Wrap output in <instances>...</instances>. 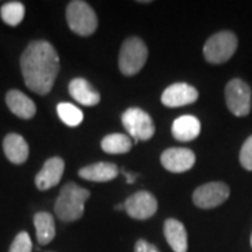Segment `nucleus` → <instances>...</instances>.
I'll return each instance as SVG.
<instances>
[{"instance_id":"16","label":"nucleus","mask_w":252,"mask_h":252,"mask_svg":"<svg viewBox=\"0 0 252 252\" xmlns=\"http://www.w3.org/2000/svg\"><path fill=\"white\" fill-rule=\"evenodd\" d=\"M6 104L14 115L23 119H30L36 112L35 102L18 90H10L6 94Z\"/></svg>"},{"instance_id":"8","label":"nucleus","mask_w":252,"mask_h":252,"mask_svg":"<svg viewBox=\"0 0 252 252\" xmlns=\"http://www.w3.org/2000/svg\"><path fill=\"white\" fill-rule=\"evenodd\" d=\"M230 196V188L224 182H207L195 189L192 200L200 209H215Z\"/></svg>"},{"instance_id":"25","label":"nucleus","mask_w":252,"mask_h":252,"mask_svg":"<svg viewBox=\"0 0 252 252\" xmlns=\"http://www.w3.org/2000/svg\"><path fill=\"white\" fill-rule=\"evenodd\" d=\"M135 252H160L154 245L147 243L146 240H139L135 245Z\"/></svg>"},{"instance_id":"17","label":"nucleus","mask_w":252,"mask_h":252,"mask_svg":"<svg viewBox=\"0 0 252 252\" xmlns=\"http://www.w3.org/2000/svg\"><path fill=\"white\" fill-rule=\"evenodd\" d=\"M200 122L193 115H182L177 118L172 124V136L180 142L195 140L200 135Z\"/></svg>"},{"instance_id":"29","label":"nucleus","mask_w":252,"mask_h":252,"mask_svg":"<svg viewBox=\"0 0 252 252\" xmlns=\"http://www.w3.org/2000/svg\"><path fill=\"white\" fill-rule=\"evenodd\" d=\"M49 252H52V251H49Z\"/></svg>"},{"instance_id":"6","label":"nucleus","mask_w":252,"mask_h":252,"mask_svg":"<svg viewBox=\"0 0 252 252\" xmlns=\"http://www.w3.org/2000/svg\"><path fill=\"white\" fill-rule=\"evenodd\" d=\"M224 97L227 108L235 117H247L251 112V89L241 79H233L227 83Z\"/></svg>"},{"instance_id":"4","label":"nucleus","mask_w":252,"mask_h":252,"mask_svg":"<svg viewBox=\"0 0 252 252\" xmlns=\"http://www.w3.org/2000/svg\"><path fill=\"white\" fill-rule=\"evenodd\" d=\"M147 46L137 36H130L121 46L119 51V70L125 76H135L143 69L147 61Z\"/></svg>"},{"instance_id":"24","label":"nucleus","mask_w":252,"mask_h":252,"mask_svg":"<svg viewBox=\"0 0 252 252\" xmlns=\"http://www.w3.org/2000/svg\"><path fill=\"white\" fill-rule=\"evenodd\" d=\"M240 162L245 170L252 171V136L244 142L240 152Z\"/></svg>"},{"instance_id":"14","label":"nucleus","mask_w":252,"mask_h":252,"mask_svg":"<svg viewBox=\"0 0 252 252\" xmlns=\"http://www.w3.org/2000/svg\"><path fill=\"white\" fill-rule=\"evenodd\" d=\"M164 237L174 252L188 251V234L184 224L175 219H167L164 221Z\"/></svg>"},{"instance_id":"3","label":"nucleus","mask_w":252,"mask_h":252,"mask_svg":"<svg viewBox=\"0 0 252 252\" xmlns=\"http://www.w3.org/2000/svg\"><path fill=\"white\" fill-rule=\"evenodd\" d=\"M67 24L74 34L81 36L91 35L98 27V18L89 3L73 0L66 9Z\"/></svg>"},{"instance_id":"1","label":"nucleus","mask_w":252,"mask_h":252,"mask_svg":"<svg viewBox=\"0 0 252 252\" xmlns=\"http://www.w3.org/2000/svg\"><path fill=\"white\" fill-rule=\"evenodd\" d=\"M26 86L39 95H46L54 87L61 69L59 55L46 41H32L20 59Z\"/></svg>"},{"instance_id":"5","label":"nucleus","mask_w":252,"mask_h":252,"mask_svg":"<svg viewBox=\"0 0 252 252\" xmlns=\"http://www.w3.org/2000/svg\"><path fill=\"white\" fill-rule=\"evenodd\" d=\"M238 39L231 31H220L212 35L203 46V56L212 64L225 63L235 54Z\"/></svg>"},{"instance_id":"20","label":"nucleus","mask_w":252,"mask_h":252,"mask_svg":"<svg viewBox=\"0 0 252 252\" xmlns=\"http://www.w3.org/2000/svg\"><path fill=\"white\" fill-rule=\"evenodd\" d=\"M133 146V142L129 136L122 133H112L105 136L101 142V149L108 154H125Z\"/></svg>"},{"instance_id":"2","label":"nucleus","mask_w":252,"mask_h":252,"mask_svg":"<svg viewBox=\"0 0 252 252\" xmlns=\"http://www.w3.org/2000/svg\"><path fill=\"white\" fill-rule=\"evenodd\" d=\"M90 198V192L79 185L66 184L55 202V215L62 221L70 223L80 220L84 215V205Z\"/></svg>"},{"instance_id":"7","label":"nucleus","mask_w":252,"mask_h":252,"mask_svg":"<svg viewBox=\"0 0 252 252\" xmlns=\"http://www.w3.org/2000/svg\"><path fill=\"white\" fill-rule=\"evenodd\" d=\"M122 124L133 140H149L156 132L153 121L147 112L140 108H127L122 114Z\"/></svg>"},{"instance_id":"15","label":"nucleus","mask_w":252,"mask_h":252,"mask_svg":"<svg viewBox=\"0 0 252 252\" xmlns=\"http://www.w3.org/2000/svg\"><path fill=\"white\" fill-rule=\"evenodd\" d=\"M3 150L7 160L13 164H23L27 161L30 147L26 139L17 133H9L3 140Z\"/></svg>"},{"instance_id":"18","label":"nucleus","mask_w":252,"mask_h":252,"mask_svg":"<svg viewBox=\"0 0 252 252\" xmlns=\"http://www.w3.org/2000/svg\"><path fill=\"white\" fill-rule=\"evenodd\" d=\"M119 168L112 162H95L87 167H83L79 171L80 178L94 182H107V181L117 178Z\"/></svg>"},{"instance_id":"22","label":"nucleus","mask_w":252,"mask_h":252,"mask_svg":"<svg viewBox=\"0 0 252 252\" xmlns=\"http://www.w3.org/2000/svg\"><path fill=\"white\" fill-rule=\"evenodd\" d=\"M58 115L61 118L63 124L67 126H79L83 122V112L76 105H73L70 102H61L56 107Z\"/></svg>"},{"instance_id":"10","label":"nucleus","mask_w":252,"mask_h":252,"mask_svg":"<svg viewBox=\"0 0 252 252\" xmlns=\"http://www.w3.org/2000/svg\"><path fill=\"white\" fill-rule=\"evenodd\" d=\"M195 153L184 147H171L161 154V164L167 171L174 174L189 171L195 164Z\"/></svg>"},{"instance_id":"28","label":"nucleus","mask_w":252,"mask_h":252,"mask_svg":"<svg viewBox=\"0 0 252 252\" xmlns=\"http://www.w3.org/2000/svg\"><path fill=\"white\" fill-rule=\"evenodd\" d=\"M251 247H252V235H251Z\"/></svg>"},{"instance_id":"13","label":"nucleus","mask_w":252,"mask_h":252,"mask_svg":"<svg viewBox=\"0 0 252 252\" xmlns=\"http://www.w3.org/2000/svg\"><path fill=\"white\" fill-rule=\"evenodd\" d=\"M69 93L73 99H76L79 104L86 105V107H94L101 101V95L98 91L93 89L90 83L81 77L73 79L69 83Z\"/></svg>"},{"instance_id":"21","label":"nucleus","mask_w":252,"mask_h":252,"mask_svg":"<svg viewBox=\"0 0 252 252\" xmlns=\"http://www.w3.org/2000/svg\"><path fill=\"white\" fill-rule=\"evenodd\" d=\"M26 14V7L23 3L20 1H7L1 6L0 9V16L1 20L11 27H16L18 26Z\"/></svg>"},{"instance_id":"23","label":"nucleus","mask_w":252,"mask_h":252,"mask_svg":"<svg viewBox=\"0 0 252 252\" xmlns=\"http://www.w3.org/2000/svg\"><path fill=\"white\" fill-rule=\"evenodd\" d=\"M32 251V243L31 238L26 231H21L16 235L14 241L10 247L9 252H31Z\"/></svg>"},{"instance_id":"26","label":"nucleus","mask_w":252,"mask_h":252,"mask_svg":"<svg viewBox=\"0 0 252 252\" xmlns=\"http://www.w3.org/2000/svg\"><path fill=\"white\" fill-rule=\"evenodd\" d=\"M122 172H124V175H125L126 178V182L127 184H133L136 181V175L133 174V172H129V171H125V170H122Z\"/></svg>"},{"instance_id":"27","label":"nucleus","mask_w":252,"mask_h":252,"mask_svg":"<svg viewBox=\"0 0 252 252\" xmlns=\"http://www.w3.org/2000/svg\"><path fill=\"white\" fill-rule=\"evenodd\" d=\"M115 209H117V210H124V209H125V205H124V203H119V205L115 206Z\"/></svg>"},{"instance_id":"12","label":"nucleus","mask_w":252,"mask_h":252,"mask_svg":"<svg viewBox=\"0 0 252 252\" xmlns=\"http://www.w3.org/2000/svg\"><path fill=\"white\" fill-rule=\"evenodd\" d=\"M64 172V161L61 157H52L44 162V167L36 174L35 185L39 190H46L56 187Z\"/></svg>"},{"instance_id":"9","label":"nucleus","mask_w":252,"mask_h":252,"mask_svg":"<svg viewBox=\"0 0 252 252\" xmlns=\"http://www.w3.org/2000/svg\"><path fill=\"white\" fill-rule=\"evenodd\" d=\"M126 213L136 220H147L157 212V199L147 190H139L125 200Z\"/></svg>"},{"instance_id":"11","label":"nucleus","mask_w":252,"mask_h":252,"mask_svg":"<svg viewBox=\"0 0 252 252\" xmlns=\"http://www.w3.org/2000/svg\"><path fill=\"white\" fill-rule=\"evenodd\" d=\"M199 97L198 90L187 83H175L167 87L161 95V102L168 108H180L193 104Z\"/></svg>"},{"instance_id":"19","label":"nucleus","mask_w":252,"mask_h":252,"mask_svg":"<svg viewBox=\"0 0 252 252\" xmlns=\"http://www.w3.org/2000/svg\"><path fill=\"white\" fill-rule=\"evenodd\" d=\"M34 225H35L36 241L39 245H48L56 235V225L55 219L48 212H38L34 216Z\"/></svg>"}]
</instances>
